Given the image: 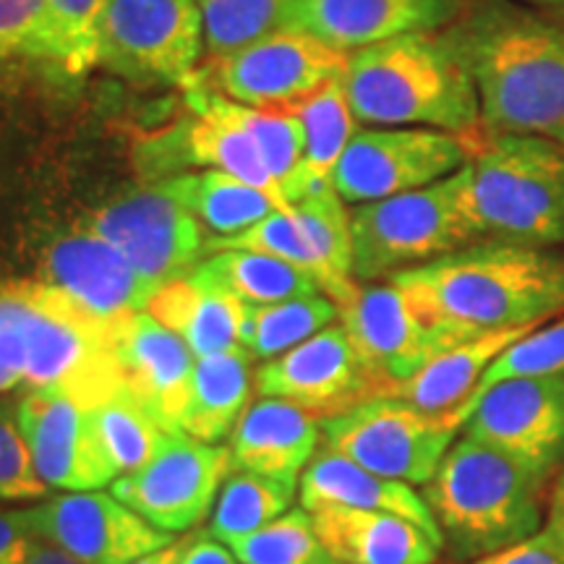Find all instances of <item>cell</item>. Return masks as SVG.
<instances>
[{
  "label": "cell",
  "instance_id": "1",
  "mask_svg": "<svg viewBox=\"0 0 564 564\" xmlns=\"http://www.w3.org/2000/svg\"><path fill=\"white\" fill-rule=\"evenodd\" d=\"M442 32L474 76L484 133L564 144V13L520 0H465Z\"/></svg>",
  "mask_w": 564,
  "mask_h": 564
},
{
  "label": "cell",
  "instance_id": "2",
  "mask_svg": "<svg viewBox=\"0 0 564 564\" xmlns=\"http://www.w3.org/2000/svg\"><path fill=\"white\" fill-rule=\"evenodd\" d=\"M423 319L478 337L544 324L564 312V253L478 241L392 274Z\"/></svg>",
  "mask_w": 564,
  "mask_h": 564
},
{
  "label": "cell",
  "instance_id": "3",
  "mask_svg": "<svg viewBox=\"0 0 564 564\" xmlns=\"http://www.w3.org/2000/svg\"><path fill=\"white\" fill-rule=\"evenodd\" d=\"M352 116L373 129H436L478 144L481 105L465 61L444 32L403 34L348 55Z\"/></svg>",
  "mask_w": 564,
  "mask_h": 564
},
{
  "label": "cell",
  "instance_id": "4",
  "mask_svg": "<svg viewBox=\"0 0 564 564\" xmlns=\"http://www.w3.org/2000/svg\"><path fill=\"white\" fill-rule=\"evenodd\" d=\"M544 486L523 465L463 436L421 497L449 560L470 564L531 539L544 525Z\"/></svg>",
  "mask_w": 564,
  "mask_h": 564
},
{
  "label": "cell",
  "instance_id": "5",
  "mask_svg": "<svg viewBox=\"0 0 564 564\" xmlns=\"http://www.w3.org/2000/svg\"><path fill=\"white\" fill-rule=\"evenodd\" d=\"M476 241L564 246V147L533 133H481L463 167Z\"/></svg>",
  "mask_w": 564,
  "mask_h": 564
},
{
  "label": "cell",
  "instance_id": "6",
  "mask_svg": "<svg viewBox=\"0 0 564 564\" xmlns=\"http://www.w3.org/2000/svg\"><path fill=\"white\" fill-rule=\"evenodd\" d=\"M352 274L358 282L390 280L478 243L463 199V171L426 188L350 209Z\"/></svg>",
  "mask_w": 564,
  "mask_h": 564
},
{
  "label": "cell",
  "instance_id": "7",
  "mask_svg": "<svg viewBox=\"0 0 564 564\" xmlns=\"http://www.w3.org/2000/svg\"><path fill=\"white\" fill-rule=\"evenodd\" d=\"M465 405L447 413L421 411L398 398H371L319 421L324 449L371 474L426 486L468 421Z\"/></svg>",
  "mask_w": 564,
  "mask_h": 564
},
{
  "label": "cell",
  "instance_id": "8",
  "mask_svg": "<svg viewBox=\"0 0 564 564\" xmlns=\"http://www.w3.org/2000/svg\"><path fill=\"white\" fill-rule=\"evenodd\" d=\"M204 55L196 0H105L100 68L141 87H183Z\"/></svg>",
  "mask_w": 564,
  "mask_h": 564
},
{
  "label": "cell",
  "instance_id": "9",
  "mask_svg": "<svg viewBox=\"0 0 564 564\" xmlns=\"http://www.w3.org/2000/svg\"><path fill=\"white\" fill-rule=\"evenodd\" d=\"M474 141L436 129H373L361 126L333 173L345 204H369L426 188L463 171Z\"/></svg>",
  "mask_w": 564,
  "mask_h": 564
},
{
  "label": "cell",
  "instance_id": "10",
  "mask_svg": "<svg viewBox=\"0 0 564 564\" xmlns=\"http://www.w3.org/2000/svg\"><path fill=\"white\" fill-rule=\"evenodd\" d=\"M463 436L523 465L541 481L564 465V373L507 379L465 403Z\"/></svg>",
  "mask_w": 564,
  "mask_h": 564
},
{
  "label": "cell",
  "instance_id": "11",
  "mask_svg": "<svg viewBox=\"0 0 564 564\" xmlns=\"http://www.w3.org/2000/svg\"><path fill=\"white\" fill-rule=\"evenodd\" d=\"M230 474L228 447L173 432L144 468L118 476L110 494L158 531L173 535L207 518Z\"/></svg>",
  "mask_w": 564,
  "mask_h": 564
},
{
  "label": "cell",
  "instance_id": "12",
  "mask_svg": "<svg viewBox=\"0 0 564 564\" xmlns=\"http://www.w3.org/2000/svg\"><path fill=\"white\" fill-rule=\"evenodd\" d=\"M337 322L377 384V394L387 384L413 377L440 352L470 340L455 329L423 319L390 280L358 282L356 295L340 306Z\"/></svg>",
  "mask_w": 564,
  "mask_h": 564
},
{
  "label": "cell",
  "instance_id": "13",
  "mask_svg": "<svg viewBox=\"0 0 564 564\" xmlns=\"http://www.w3.org/2000/svg\"><path fill=\"white\" fill-rule=\"evenodd\" d=\"M348 55L312 34L280 30L228 58L212 61L209 87L249 108H293L340 79Z\"/></svg>",
  "mask_w": 564,
  "mask_h": 564
},
{
  "label": "cell",
  "instance_id": "14",
  "mask_svg": "<svg viewBox=\"0 0 564 564\" xmlns=\"http://www.w3.org/2000/svg\"><path fill=\"white\" fill-rule=\"evenodd\" d=\"M84 228L116 246L141 274L160 285L186 278L207 253L199 220L154 183L95 209Z\"/></svg>",
  "mask_w": 564,
  "mask_h": 564
},
{
  "label": "cell",
  "instance_id": "15",
  "mask_svg": "<svg viewBox=\"0 0 564 564\" xmlns=\"http://www.w3.org/2000/svg\"><path fill=\"white\" fill-rule=\"evenodd\" d=\"M40 541L63 549L84 564H133L173 544L171 533L147 523L131 507L102 491H68L19 510Z\"/></svg>",
  "mask_w": 564,
  "mask_h": 564
},
{
  "label": "cell",
  "instance_id": "16",
  "mask_svg": "<svg viewBox=\"0 0 564 564\" xmlns=\"http://www.w3.org/2000/svg\"><path fill=\"white\" fill-rule=\"evenodd\" d=\"M19 429L47 489L100 491L118 478L95 423V405L58 390H26Z\"/></svg>",
  "mask_w": 564,
  "mask_h": 564
},
{
  "label": "cell",
  "instance_id": "17",
  "mask_svg": "<svg viewBox=\"0 0 564 564\" xmlns=\"http://www.w3.org/2000/svg\"><path fill=\"white\" fill-rule=\"evenodd\" d=\"M253 390L262 398H280L316 419H329L371 400L377 384L364 369L340 322L282 352L253 373Z\"/></svg>",
  "mask_w": 564,
  "mask_h": 564
},
{
  "label": "cell",
  "instance_id": "18",
  "mask_svg": "<svg viewBox=\"0 0 564 564\" xmlns=\"http://www.w3.org/2000/svg\"><path fill=\"white\" fill-rule=\"evenodd\" d=\"M45 282L105 324L147 312L162 288L89 228L68 232L47 249Z\"/></svg>",
  "mask_w": 564,
  "mask_h": 564
},
{
  "label": "cell",
  "instance_id": "19",
  "mask_svg": "<svg viewBox=\"0 0 564 564\" xmlns=\"http://www.w3.org/2000/svg\"><path fill=\"white\" fill-rule=\"evenodd\" d=\"M463 6L465 0H291L285 30L350 55L403 34L447 30Z\"/></svg>",
  "mask_w": 564,
  "mask_h": 564
},
{
  "label": "cell",
  "instance_id": "20",
  "mask_svg": "<svg viewBox=\"0 0 564 564\" xmlns=\"http://www.w3.org/2000/svg\"><path fill=\"white\" fill-rule=\"evenodd\" d=\"M108 340L123 384L167 432H181L196 366L192 348L150 312L110 322Z\"/></svg>",
  "mask_w": 564,
  "mask_h": 564
},
{
  "label": "cell",
  "instance_id": "21",
  "mask_svg": "<svg viewBox=\"0 0 564 564\" xmlns=\"http://www.w3.org/2000/svg\"><path fill=\"white\" fill-rule=\"evenodd\" d=\"M322 442L319 419L280 398H262L230 434V468L299 486Z\"/></svg>",
  "mask_w": 564,
  "mask_h": 564
},
{
  "label": "cell",
  "instance_id": "22",
  "mask_svg": "<svg viewBox=\"0 0 564 564\" xmlns=\"http://www.w3.org/2000/svg\"><path fill=\"white\" fill-rule=\"evenodd\" d=\"M314 531L337 564H436L442 544L390 512L327 505L312 512Z\"/></svg>",
  "mask_w": 564,
  "mask_h": 564
},
{
  "label": "cell",
  "instance_id": "23",
  "mask_svg": "<svg viewBox=\"0 0 564 564\" xmlns=\"http://www.w3.org/2000/svg\"><path fill=\"white\" fill-rule=\"evenodd\" d=\"M299 499L303 510L308 512L327 505H345L358 507V510L398 514V518H405L423 528L442 544L440 525H436L434 514L429 512L421 494H415L403 481H392V478L371 474V470L333 453V449H322L306 465L299 481Z\"/></svg>",
  "mask_w": 564,
  "mask_h": 564
},
{
  "label": "cell",
  "instance_id": "24",
  "mask_svg": "<svg viewBox=\"0 0 564 564\" xmlns=\"http://www.w3.org/2000/svg\"><path fill=\"white\" fill-rule=\"evenodd\" d=\"M535 327H541V324H531V327L518 329H499V333L470 337V340L440 352V356L432 358L421 371H415L413 377L403 379V382H392L382 387L377 398L405 400V403L429 413L455 411V408L465 405L474 398L476 387L484 379L486 369H489L514 340H520V337L528 335Z\"/></svg>",
  "mask_w": 564,
  "mask_h": 564
},
{
  "label": "cell",
  "instance_id": "25",
  "mask_svg": "<svg viewBox=\"0 0 564 564\" xmlns=\"http://www.w3.org/2000/svg\"><path fill=\"white\" fill-rule=\"evenodd\" d=\"M147 312L173 329L196 358L241 345L243 303L196 270L165 282Z\"/></svg>",
  "mask_w": 564,
  "mask_h": 564
},
{
  "label": "cell",
  "instance_id": "26",
  "mask_svg": "<svg viewBox=\"0 0 564 564\" xmlns=\"http://www.w3.org/2000/svg\"><path fill=\"white\" fill-rule=\"evenodd\" d=\"M251 352L243 345L196 358L192 392L181 415V432L217 444L228 440L249 405Z\"/></svg>",
  "mask_w": 564,
  "mask_h": 564
},
{
  "label": "cell",
  "instance_id": "27",
  "mask_svg": "<svg viewBox=\"0 0 564 564\" xmlns=\"http://www.w3.org/2000/svg\"><path fill=\"white\" fill-rule=\"evenodd\" d=\"M154 186L178 202L183 209L192 212L202 228L212 232V238L238 236L264 220L270 212L280 209L272 196L253 188L251 183L230 173L212 171V167L171 175V178L154 181Z\"/></svg>",
  "mask_w": 564,
  "mask_h": 564
},
{
  "label": "cell",
  "instance_id": "28",
  "mask_svg": "<svg viewBox=\"0 0 564 564\" xmlns=\"http://www.w3.org/2000/svg\"><path fill=\"white\" fill-rule=\"evenodd\" d=\"M196 272L249 306L322 293L319 282L312 274L259 251H217L204 259Z\"/></svg>",
  "mask_w": 564,
  "mask_h": 564
},
{
  "label": "cell",
  "instance_id": "29",
  "mask_svg": "<svg viewBox=\"0 0 564 564\" xmlns=\"http://www.w3.org/2000/svg\"><path fill=\"white\" fill-rule=\"evenodd\" d=\"M288 110L295 112L303 131V178L308 192L327 186L350 139L361 129L345 95L343 76Z\"/></svg>",
  "mask_w": 564,
  "mask_h": 564
},
{
  "label": "cell",
  "instance_id": "30",
  "mask_svg": "<svg viewBox=\"0 0 564 564\" xmlns=\"http://www.w3.org/2000/svg\"><path fill=\"white\" fill-rule=\"evenodd\" d=\"M337 319H340V306L324 293L264 303V306L243 303L241 345L251 352V358L272 361Z\"/></svg>",
  "mask_w": 564,
  "mask_h": 564
},
{
  "label": "cell",
  "instance_id": "31",
  "mask_svg": "<svg viewBox=\"0 0 564 564\" xmlns=\"http://www.w3.org/2000/svg\"><path fill=\"white\" fill-rule=\"evenodd\" d=\"M95 423L118 476L144 468L160 453L167 434H173L126 384L95 405Z\"/></svg>",
  "mask_w": 564,
  "mask_h": 564
},
{
  "label": "cell",
  "instance_id": "32",
  "mask_svg": "<svg viewBox=\"0 0 564 564\" xmlns=\"http://www.w3.org/2000/svg\"><path fill=\"white\" fill-rule=\"evenodd\" d=\"M228 108L232 118L257 141V150L272 181L278 183L282 199L293 207L308 194L306 178H303V131L295 112L285 108H249L232 100H228Z\"/></svg>",
  "mask_w": 564,
  "mask_h": 564
},
{
  "label": "cell",
  "instance_id": "33",
  "mask_svg": "<svg viewBox=\"0 0 564 564\" xmlns=\"http://www.w3.org/2000/svg\"><path fill=\"white\" fill-rule=\"evenodd\" d=\"M295 491H299V486L246 474V470H232L225 478L220 497L215 502L209 531L223 544H230V541L259 531V528L278 520L280 514H285Z\"/></svg>",
  "mask_w": 564,
  "mask_h": 564
},
{
  "label": "cell",
  "instance_id": "34",
  "mask_svg": "<svg viewBox=\"0 0 564 564\" xmlns=\"http://www.w3.org/2000/svg\"><path fill=\"white\" fill-rule=\"evenodd\" d=\"M204 51L212 61L228 58L267 34L285 30L291 0H196Z\"/></svg>",
  "mask_w": 564,
  "mask_h": 564
},
{
  "label": "cell",
  "instance_id": "35",
  "mask_svg": "<svg viewBox=\"0 0 564 564\" xmlns=\"http://www.w3.org/2000/svg\"><path fill=\"white\" fill-rule=\"evenodd\" d=\"M225 546L241 564H337L314 531L312 512L303 507Z\"/></svg>",
  "mask_w": 564,
  "mask_h": 564
},
{
  "label": "cell",
  "instance_id": "36",
  "mask_svg": "<svg viewBox=\"0 0 564 564\" xmlns=\"http://www.w3.org/2000/svg\"><path fill=\"white\" fill-rule=\"evenodd\" d=\"M564 373V316H554L531 329V333L514 340L502 356L486 369L478 382L474 398L478 400L489 387L507 382V379L525 377H556Z\"/></svg>",
  "mask_w": 564,
  "mask_h": 564
},
{
  "label": "cell",
  "instance_id": "37",
  "mask_svg": "<svg viewBox=\"0 0 564 564\" xmlns=\"http://www.w3.org/2000/svg\"><path fill=\"white\" fill-rule=\"evenodd\" d=\"M0 58H32L63 68V47L45 0H0Z\"/></svg>",
  "mask_w": 564,
  "mask_h": 564
},
{
  "label": "cell",
  "instance_id": "38",
  "mask_svg": "<svg viewBox=\"0 0 564 564\" xmlns=\"http://www.w3.org/2000/svg\"><path fill=\"white\" fill-rule=\"evenodd\" d=\"M63 47V70L82 76L97 68L105 0H45Z\"/></svg>",
  "mask_w": 564,
  "mask_h": 564
},
{
  "label": "cell",
  "instance_id": "39",
  "mask_svg": "<svg viewBox=\"0 0 564 564\" xmlns=\"http://www.w3.org/2000/svg\"><path fill=\"white\" fill-rule=\"evenodd\" d=\"M47 494L19 429L17 403L0 400V502H32Z\"/></svg>",
  "mask_w": 564,
  "mask_h": 564
},
{
  "label": "cell",
  "instance_id": "40",
  "mask_svg": "<svg viewBox=\"0 0 564 564\" xmlns=\"http://www.w3.org/2000/svg\"><path fill=\"white\" fill-rule=\"evenodd\" d=\"M470 564H564V514L549 507L544 525L531 539Z\"/></svg>",
  "mask_w": 564,
  "mask_h": 564
},
{
  "label": "cell",
  "instance_id": "41",
  "mask_svg": "<svg viewBox=\"0 0 564 564\" xmlns=\"http://www.w3.org/2000/svg\"><path fill=\"white\" fill-rule=\"evenodd\" d=\"M37 544V535L24 525L17 512H0V564H26Z\"/></svg>",
  "mask_w": 564,
  "mask_h": 564
},
{
  "label": "cell",
  "instance_id": "42",
  "mask_svg": "<svg viewBox=\"0 0 564 564\" xmlns=\"http://www.w3.org/2000/svg\"><path fill=\"white\" fill-rule=\"evenodd\" d=\"M178 564H241L236 554L215 539L212 531H194L186 539H181Z\"/></svg>",
  "mask_w": 564,
  "mask_h": 564
},
{
  "label": "cell",
  "instance_id": "43",
  "mask_svg": "<svg viewBox=\"0 0 564 564\" xmlns=\"http://www.w3.org/2000/svg\"><path fill=\"white\" fill-rule=\"evenodd\" d=\"M26 564H84V562L76 560V556H70L68 552H63V549L37 539V544H34V552H32L30 562H26Z\"/></svg>",
  "mask_w": 564,
  "mask_h": 564
},
{
  "label": "cell",
  "instance_id": "44",
  "mask_svg": "<svg viewBox=\"0 0 564 564\" xmlns=\"http://www.w3.org/2000/svg\"><path fill=\"white\" fill-rule=\"evenodd\" d=\"M178 554H181V541H173V544L158 549V552L141 556L139 562L133 564H178Z\"/></svg>",
  "mask_w": 564,
  "mask_h": 564
},
{
  "label": "cell",
  "instance_id": "45",
  "mask_svg": "<svg viewBox=\"0 0 564 564\" xmlns=\"http://www.w3.org/2000/svg\"><path fill=\"white\" fill-rule=\"evenodd\" d=\"M21 384H24V382H21L19 373L11 371V369H6V366L0 364V394L17 390V387H21Z\"/></svg>",
  "mask_w": 564,
  "mask_h": 564
},
{
  "label": "cell",
  "instance_id": "46",
  "mask_svg": "<svg viewBox=\"0 0 564 564\" xmlns=\"http://www.w3.org/2000/svg\"><path fill=\"white\" fill-rule=\"evenodd\" d=\"M554 510H560L564 514V465L560 470V476H556V484H554V491H552V505Z\"/></svg>",
  "mask_w": 564,
  "mask_h": 564
},
{
  "label": "cell",
  "instance_id": "47",
  "mask_svg": "<svg viewBox=\"0 0 564 564\" xmlns=\"http://www.w3.org/2000/svg\"><path fill=\"white\" fill-rule=\"evenodd\" d=\"M520 3L533 6V9H541V11L564 13V0H520Z\"/></svg>",
  "mask_w": 564,
  "mask_h": 564
},
{
  "label": "cell",
  "instance_id": "48",
  "mask_svg": "<svg viewBox=\"0 0 564 564\" xmlns=\"http://www.w3.org/2000/svg\"><path fill=\"white\" fill-rule=\"evenodd\" d=\"M453 564H455V562H453Z\"/></svg>",
  "mask_w": 564,
  "mask_h": 564
},
{
  "label": "cell",
  "instance_id": "49",
  "mask_svg": "<svg viewBox=\"0 0 564 564\" xmlns=\"http://www.w3.org/2000/svg\"><path fill=\"white\" fill-rule=\"evenodd\" d=\"M562 147H564V144H562Z\"/></svg>",
  "mask_w": 564,
  "mask_h": 564
}]
</instances>
